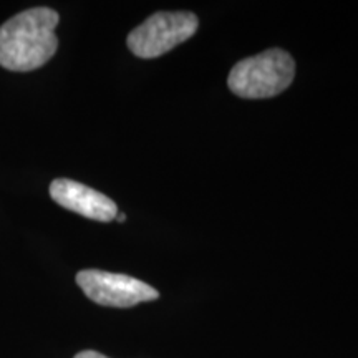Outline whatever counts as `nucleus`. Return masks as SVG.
I'll use <instances>...</instances> for the list:
<instances>
[{
    "label": "nucleus",
    "instance_id": "7ed1b4c3",
    "mask_svg": "<svg viewBox=\"0 0 358 358\" xmlns=\"http://www.w3.org/2000/svg\"><path fill=\"white\" fill-rule=\"evenodd\" d=\"M198 27L199 20L192 12H158L131 30L127 43L133 55L151 60L189 40Z\"/></svg>",
    "mask_w": 358,
    "mask_h": 358
},
{
    "label": "nucleus",
    "instance_id": "20e7f679",
    "mask_svg": "<svg viewBox=\"0 0 358 358\" xmlns=\"http://www.w3.org/2000/svg\"><path fill=\"white\" fill-rule=\"evenodd\" d=\"M77 284L90 301L98 306L128 308L141 302H151L159 297L156 289L146 282L124 274L87 268L77 274Z\"/></svg>",
    "mask_w": 358,
    "mask_h": 358
},
{
    "label": "nucleus",
    "instance_id": "39448f33",
    "mask_svg": "<svg viewBox=\"0 0 358 358\" xmlns=\"http://www.w3.org/2000/svg\"><path fill=\"white\" fill-rule=\"evenodd\" d=\"M50 196L62 208L87 219H93V221L110 222L118 216L115 201L73 179H55L50 185Z\"/></svg>",
    "mask_w": 358,
    "mask_h": 358
},
{
    "label": "nucleus",
    "instance_id": "f03ea898",
    "mask_svg": "<svg viewBox=\"0 0 358 358\" xmlns=\"http://www.w3.org/2000/svg\"><path fill=\"white\" fill-rule=\"evenodd\" d=\"M295 77V62L282 48H271L256 57L237 62L229 71L227 85L234 95L261 100L280 95Z\"/></svg>",
    "mask_w": 358,
    "mask_h": 358
},
{
    "label": "nucleus",
    "instance_id": "0eeeda50",
    "mask_svg": "<svg viewBox=\"0 0 358 358\" xmlns=\"http://www.w3.org/2000/svg\"><path fill=\"white\" fill-rule=\"evenodd\" d=\"M116 221L124 222V221H127V216H124V214H118V216H116Z\"/></svg>",
    "mask_w": 358,
    "mask_h": 358
},
{
    "label": "nucleus",
    "instance_id": "423d86ee",
    "mask_svg": "<svg viewBox=\"0 0 358 358\" xmlns=\"http://www.w3.org/2000/svg\"><path fill=\"white\" fill-rule=\"evenodd\" d=\"M75 358H108V357H105L103 353L95 352V350H83V352L77 353Z\"/></svg>",
    "mask_w": 358,
    "mask_h": 358
},
{
    "label": "nucleus",
    "instance_id": "f257e3e1",
    "mask_svg": "<svg viewBox=\"0 0 358 358\" xmlns=\"http://www.w3.org/2000/svg\"><path fill=\"white\" fill-rule=\"evenodd\" d=\"M58 13L48 7L24 10L0 27V66L10 71H32L57 53Z\"/></svg>",
    "mask_w": 358,
    "mask_h": 358
}]
</instances>
